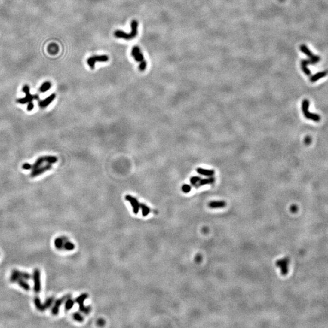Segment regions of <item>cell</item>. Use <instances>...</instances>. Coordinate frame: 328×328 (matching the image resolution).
Returning a JSON list of instances; mask_svg holds the SVG:
<instances>
[{"label": "cell", "mask_w": 328, "mask_h": 328, "mask_svg": "<svg viewBox=\"0 0 328 328\" xmlns=\"http://www.w3.org/2000/svg\"><path fill=\"white\" fill-rule=\"evenodd\" d=\"M309 101L308 99H305L302 102V109L305 117L308 118V120H311L312 121L318 122L320 121V116L315 113L310 112L309 111Z\"/></svg>", "instance_id": "cell-1"}, {"label": "cell", "mask_w": 328, "mask_h": 328, "mask_svg": "<svg viewBox=\"0 0 328 328\" xmlns=\"http://www.w3.org/2000/svg\"><path fill=\"white\" fill-rule=\"evenodd\" d=\"M109 60V57L106 55H94L87 59V63L91 69H94L96 62H107Z\"/></svg>", "instance_id": "cell-2"}, {"label": "cell", "mask_w": 328, "mask_h": 328, "mask_svg": "<svg viewBox=\"0 0 328 328\" xmlns=\"http://www.w3.org/2000/svg\"><path fill=\"white\" fill-rule=\"evenodd\" d=\"M290 262V258L289 257H285L283 259H278L276 261V266L280 269L281 274L285 276L289 272V264Z\"/></svg>", "instance_id": "cell-3"}, {"label": "cell", "mask_w": 328, "mask_h": 328, "mask_svg": "<svg viewBox=\"0 0 328 328\" xmlns=\"http://www.w3.org/2000/svg\"><path fill=\"white\" fill-rule=\"evenodd\" d=\"M32 278L34 281V291L36 293H39L41 289V273L39 269H35L34 271Z\"/></svg>", "instance_id": "cell-4"}, {"label": "cell", "mask_w": 328, "mask_h": 328, "mask_svg": "<svg viewBox=\"0 0 328 328\" xmlns=\"http://www.w3.org/2000/svg\"><path fill=\"white\" fill-rule=\"evenodd\" d=\"M88 297V295L87 293H83L78 296L77 299H75V302L78 304L79 305V309L80 311L83 312L85 314H88L91 311V308L89 306H85L84 305V302L87 298Z\"/></svg>", "instance_id": "cell-5"}, {"label": "cell", "mask_w": 328, "mask_h": 328, "mask_svg": "<svg viewBox=\"0 0 328 328\" xmlns=\"http://www.w3.org/2000/svg\"><path fill=\"white\" fill-rule=\"evenodd\" d=\"M23 91L26 94V96L24 98H22L20 99H18L17 102L20 103H26L27 102H31L34 99H38V97L37 96H34L30 94L29 93V87L27 85H24L23 88Z\"/></svg>", "instance_id": "cell-6"}, {"label": "cell", "mask_w": 328, "mask_h": 328, "mask_svg": "<svg viewBox=\"0 0 328 328\" xmlns=\"http://www.w3.org/2000/svg\"><path fill=\"white\" fill-rule=\"evenodd\" d=\"M71 297V295H66L65 296H63V297L60 298V299H57L55 303H54V306L52 307V310H51V312H52V315H57L59 313V311H60V308L61 307V306L62 305L63 303L64 302H65L68 298Z\"/></svg>", "instance_id": "cell-7"}, {"label": "cell", "mask_w": 328, "mask_h": 328, "mask_svg": "<svg viewBox=\"0 0 328 328\" xmlns=\"http://www.w3.org/2000/svg\"><path fill=\"white\" fill-rule=\"evenodd\" d=\"M125 199L129 201L130 203L131 204L133 207L134 213L137 214L139 212V208H140V203L139 202L138 200L136 198L129 195L125 196Z\"/></svg>", "instance_id": "cell-8"}, {"label": "cell", "mask_w": 328, "mask_h": 328, "mask_svg": "<svg viewBox=\"0 0 328 328\" xmlns=\"http://www.w3.org/2000/svg\"><path fill=\"white\" fill-rule=\"evenodd\" d=\"M131 55L137 62H140L144 60V57L140 51V49L137 46H135L133 48L131 51Z\"/></svg>", "instance_id": "cell-9"}, {"label": "cell", "mask_w": 328, "mask_h": 328, "mask_svg": "<svg viewBox=\"0 0 328 328\" xmlns=\"http://www.w3.org/2000/svg\"><path fill=\"white\" fill-rule=\"evenodd\" d=\"M215 182V178L213 176H210V177H208L205 178V179L201 178L200 180L198 182V183L196 185L195 188L198 189V188H199V187H201L202 186H204V185H212V184H214Z\"/></svg>", "instance_id": "cell-10"}, {"label": "cell", "mask_w": 328, "mask_h": 328, "mask_svg": "<svg viewBox=\"0 0 328 328\" xmlns=\"http://www.w3.org/2000/svg\"><path fill=\"white\" fill-rule=\"evenodd\" d=\"M227 203L224 201H212L208 203V205L210 208L216 209V208H222L226 206Z\"/></svg>", "instance_id": "cell-11"}, {"label": "cell", "mask_w": 328, "mask_h": 328, "mask_svg": "<svg viewBox=\"0 0 328 328\" xmlns=\"http://www.w3.org/2000/svg\"><path fill=\"white\" fill-rule=\"evenodd\" d=\"M114 35L116 38H122L126 40H132V38L130 34L126 33L125 32L121 31V30H117V31L114 32Z\"/></svg>", "instance_id": "cell-12"}, {"label": "cell", "mask_w": 328, "mask_h": 328, "mask_svg": "<svg viewBox=\"0 0 328 328\" xmlns=\"http://www.w3.org/2000/svg\"><path fill=\"white\" fill-rule=\"evenodd\" d=\"M196 171H197V173L198 174H201L202 176H206V177L213 176V175L215 173V171L213 170L204 169V168H201V167H198L196 169Z\"/></svg>", "instance_id": "cell-13"}, {"label": "cell", "mask_w": 328, "mask_h": 328, "mask_svg": "<svg viewBox=\"0 0 328 328\" xmlns=\"http://www.w3.org/2000/svg\"><path fill=\"white\" fill-rule=\"evenodd\" d=\"M138 21L137 20H133L131 23V31L130 33L132 39L136 37L137 35V32H138Z\"/></svg>", "instance_id": "cell-14"}, {"label": "cell", "mask_w": 328, "mask_h": 328, "mask_svg": "<svg viewBox=\"0 0 328 328\" xmlns=\"http://www.w3.org/2000/svg\"><path fill=\"white\" fill-rule=\"evenodd\" d=\"M311 64V61H310V59H308V60H303L301 62V68L302 69V71H303V72L306 75H311V71L309 70V69L307 67V66L308 65Z\"/></svg>", "instance_id": "cell-15"}, {"label": "cell", "mask_w": 328, "mask_h": 328, "mask_svg": "<svg viewBox=\"0 0 328 328\" xmlns=\"http://www.w3.org/2000/svg\"><path fill=\"white\" fill-rule=\"evenodd\" d=\"M12 274H14L16 275L19 278L24 279L25 280H29L32 278V276H31V274H28L27 272H21V271H18V270H14L12 271Z\"/></svg>", "instance_id": "cell-16"}, {"label": "cell", "mask_w": 328, "mask_h": 328, "mask_svg": "<svg viewBox=\"0 0 328 328\" xmlns=\"http://www.w3.org/2000/svg\"><path fill=\"white\" fill-rule=\"evenodd\" d=\"M56 97V95L55 94H52L51 95H50L49 97H48L46 99H45L44 100H42V101H40V103H39V105L41 108H45L47 106H48L55 98Z\"/></svg>", "instance_id": "cell-17"}, {"label": "cell", "mask_w": 328, "mask_h": 328, "mask_svg": "<svg viewBox=\"0 0 328 328\" xmlns=\"http://www.w3.org/2000/svg\"><path fill=\"white\" fill-rule=\"evenodd\" d=\"M328 73V71H323V72H318L315 74H314V75H312L310 78V81L312 83L314 82H315L317 81H318L319 79L321 78H323L325 76L327 75Z\"/></svg>", "instance_id": "cell-18"}, {"label": "cell", "mask_w": 328, "mask_h": 328, "mask_svg": "<svg viewBox=\"0 0 328 328\" xmlns=\"http://www.w3.org/2000/svg\"><path fill=\"white\" fill-rule=\"evenodd\" d=\"M34 305L36 307V308L40 311H44L46 309L44 308V304L41 303V301L40 300V299L39 297L38 296H36L34 298Z\"/></svg>", "instance_id": "cell-19"}, {"label": "cell", "mask_w": 328, "mask_h": 328, "mask_svg": "<svg viewBox=\"0 0 328 328\" xmlns=\"http://www.w3.org/2000/svg\"><path fill=\"white\" fill-rule=\"evenodd\" d=\"M300 51L303 53H304L305 55H306L308 57H309V58H312L315 55L314 54H313V53L311 51V50L305 44L301 45L300 47Z\"/></svg>", "instance_id": "cell-20"}, {"label": "cell", "mask_w": 328, "mask_h": 328, "mask_svg": "<svg viewBox=\"0 0 328 328\" xmlns=\"http://www.w3.org/2000/svg\"><path fill=\"white\" fill-rule=\"evenodd\" d=\"M17 283L21 288H23L25 290H29L31 289V286H30L28 283L24 279L20 278Z\"/></svg>", "instance_id": "cell-21"}, {"label": "cell", "mask_w": 328, "mask_h": 328, "mask_svg": "<svg viewBox=\"0 0 328 328\" xmlns=\"http://www.w3.org/2000/svg\"><path fill=\"white\" fill-rule=\"evenodd\" d=\"M140 208L142 209V214L143 216H146L149 213H150V208H149L146 205L143 203L140 204Z\"/></svg>", "instance_id": "cell-22"}, {"label": "cell", "mask_w": 328, "mask_h": 328, "mask_svg": "<svg viewBox=\"0 0 328 328\" xmlns=\"http://www.w3.org/2000/svg\"><path fill=\"white\" fill-rule=\"evenodd\" d=\"M64 240L63 238H57L54 241V244L57 249H62L63 247Z\"/></svg>", "instance_id": "cell-23"}, {"label": "cell", "mask_w": 328, "mask_h": 328, "mask_svg": "<svg viewBox=\"0 0 328 328\" xmlns=\"http://www.w3.org/2000/svg\"><path fill=\"white\" fill-rule=\"evenodd\" d=\"M51 83L49 81H46L40 87V91L41 93H45L48 91L49 89L51 87Z\"/></svg>", "instance_id": "cell-24"}, {"label": "cell", "mask_w": 328, "mask_h": 328, "mask_svg": "<svg viewBox=\"0 0 328 328\" xmlns=\"http://www.w3.org/2000/svg\"><path fill=\"white\" fill-rule=\"evenodd\" d=\"M74 301L71 299V297L68 298V299L66 300V303H65V309L66 311H69L71 310L72 307L74 306Z\"/></svg>", "instance_id": "cell-25"}, {"label": "cell", "mask_w": 328, "mask_h": 328, "mask_svg": "<svg viewBox=\"0 0 328 328\" xmlns=\"http://www.w3.org/2000/svg\"><path fill=\"white\" fill-rule=\"evenodd\" d=\"M54 302V297L48 298V299L45 301V302L43 303L45 309L46 310L47 309L49 308L52 306V305L53 304Z\"/></svg>", "instance_id": "cell-26"}, {"label": "cell", "mask_w": 328, "mask_h": 328, "mask_svg": "<svg viewBox=\"0 0 328 328\" xmlns=\"http://www.w3.org/2000/svg\"><path fill=\"white\" fill-rule=\"evenodd\" d=\"M48 52L51 54H55L58 52V46L55 44H51L48 48Z\"/></svg>", "instance_id": "cell-27"}, {"label": "cell", "mask_w": 328, "mask_h": 328, "mask_svg": "<svg viewBox=\"0 0 328 328\" xmlns=\"http://www.w3.org/2000/svg\"><path fill=\"white\" fill-rule=\"evenodd\" d=\"M201 179V177L199 176H192L191 177L190 179V182L191 183V184L193 186V187H196V185H197V184L198 183L199 181Z\"/></svg>", "instance_id": "cell-28"}, {"label": "cell", "mask_w": 328, "mask_h": 328, "mask_svg": "<svg viewBox=\"0 0 328 328\" xmlns=\"http://www.w3.org/2000/svg\"><path fill=\"white\" fill-rule=\"evenodd\" d=\"M63 247L67 250H72L75 248V245L69 241H67L64 244Z\"/></svg>", "instance_id": "cell-29"}, {"label": "cell", "mask_w": 328, "mask_h": 328, "mask_svg": "<svg viewBox=\"0 0 328 328\" xmlns=\"http://www.w3.org/2000/svg\"><path fill=\"white\" fill-rule=\"evenodd\" d=\"M72 317H73V318H74L75 320H76V321H79V322H81V321H83V320H84L83 316H82L80 313H78V312H75V313L73 314Z\"/></svg>", "instance_id": "cell-30"}, {"label": "cell", "mask_w": 328, "mask_h": 328, "mask_svg": "<svg viewBox=\"0 0 328 328\" xmlns=\"http://www.w3.org/2000/svg\"><path fill=\"white\" fill-rule=\"evenodd\" d=\"M192 190V186L189 184H184L182 186V191L185 193H189Z\"/></svg>", "instance_id": "cell-31"}, {"label": "cell", "mask_w": 328, "mask_h": 328, "mask_svg": "<svg viewBox=\"0 0 328 328\" xmlns=\"http://www.w3.org/2000/svg\"><path fill=\"white\" fill-rule=\"evenodd\" d=\"M146 66H147V63H146V61H145V60H143V61L140 62V65H139V69L140 71H144L146 68Z\"/></svg>", "instance_id": "cell-32"}, {"label": "cell", "mask_w": 328, "mask_h": 328, "mask_svg": "<svg viewBox=\"0 0 328 328\" xmlns=\"http://www.w3.org/2000/svg\"><path fill=\"white\" fill-rule=\"evenodd\" d=\"M290 210L291 211V212L295 213L297 212L298 210V207L296 205H292L290 206Z\"/></svg>", "instance_id": "cell-33"}, {"label": "cell", "mask_w": 328, "mask_h": 328, "mask_svg": "<svg viewBox=\"0 0 328 328\" xmlns=\"http://www.w3.org/2000/svg\"><path fill=\"white\" fill-rule=\"evenodd\" d=\"M311 142V139L310 137L309 136H307L306 137H305V143L306 145H309L310 143Z\"/></svg>", "instance_id": "cell-34"}, {"label": "cell", "mask_w": 328, "mask_h": 328, "mask_svg": "<svg viewBox=\"0 0 328 328\" xmlns=\"http://www.w3.org/2000/svg\"><path fill=\"white\" fill-rule=\"evenodd\" d=\"M23 168L24 169V170H29L31 168V165H30L29 164H24L23 165Z\"/></svg>", "instance_id": "cell-35"}, {"label": "cell", "mask_w": 328, "mask_h": 328, "mask_svg": "<svg viewBox=\"0 0 328 328\" xmlns=\"http://www.w3.org/2000/svg\"><path fill=\"white\" fill-rule=\"evenodd\" d=\"M33 108H34V105H33V103H31V102H29V105H28V106H27V110H28V111H32V109H33Z\"/></svg>", "instance_id": "cell-36"}, {"label": "cell", "mask_w": 328, "mask_h": 328, "mask_svg": "<svg viewBox=\"0 0 328 328\" xmlns=\"http://www.w3.org/2000/svg\"><path fill=\"white\" fill-rule=\"evenodd\" d=\"M195 260H196V261L197 262H201V260H202V256H201L200 255H198L196 256V258H195Z\"/></svg>", "instance_id": "cell-37"}, {"label": "cell", "mask_w": 328, "mask_h": 328, "mask_svg": "<svg viewBox=\"0 0 328 328\" xmlns=\"http://www.w3.org/2000/svg\"><path fill=\"white\" fill-rule=\"evenodd\" d=\"M97 323H98V324H99V326H103V325L104 324L105 322H104V321H103V320L100 319V320L97 321Z\"/></svg>", "instance_id": "cell-38"}]
</instances>
